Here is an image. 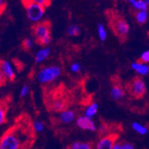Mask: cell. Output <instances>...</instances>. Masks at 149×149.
I'll return each mask as SVG.
<instances>
[{
    "instance_id": "cell-26",
    "label": "cell",
    "mask_w": 149,
    "mask_h": 149,
    "mask_svg": "<svg viewBox=\"0 0 149 149\" xmlns=\"http://www.w3.org/2000/svg\"><path fill=\"white\" fill-rule=\"evenodd\" d=\"M139 61L143 63H149V51H146L143 53V54H141L140 56V59Z\"/></svg>"
},
{
    "instance_id": "cell-8",
    "label": "cell",
    "mask_w": 149,
    "mask_h": 149,
    "mask_svg": "<svg viewBox=\"0 0 149 149\" xmlns=\"http://www.w3.org/2000/svg\"><path fill=\"white\" fill-rule=\"evenodd\" d=\"M0 73H2L6 81H13L16 78V74L11 63L8 60H2L0 64Z\"/></svg>"
},
{
    "instance_id": "cell-16",
    "label": "cell",
    "mask_w": 149,
    "mask_h": 149,
    "mask_svg": "<svg viewBox=\"0 0 149 149\" xmlns=\"http://www.w3.org/2000/svg\"><path fill=\"white\" fill-rule=\"evenodd\" d=\"M131 127H132L133 130L137 132L139 134L145 135L146 134L148 131V129L146 126L140 124V123H137V122H134L131 124Z\"/></svg>"
},
{
    "instance_id": "cell-4",
    "label": "cell",
    "mask_w": 149,
    "mask_h": 149,
    "mask_svg": "<svg viewBox=\"0 0 149 149\" xmlns=\"http://www.w3.org/2000/svg\"><path fill=\"white\" fill-rule=\"evenodd\" d=\"M23 3L25 6L27 16L30 21L34 23L40 22L45 14V8L33 2L31 0H23Z\"/></svg>"
},
{
    "instance_id": "cell-30",
    "label": "cell",
    "mask_w": 149,
    "mask_h": 149,
    "mask_svg": "<svg viewBox=\"0 0 149 149\" xmlns=\"http://www.w3.org/2000/svg\"><path fill=\"white\" fill-rule=\"evenodd\" d=\"M123 149H134V145L130 143H123Z\"/></svg>"
},
{
    "instance_id": "cell-28",
    "label": "cell",
    "mask_w": 149,
    "mask_h": 149,
    "mask_svg": "<svg viewBox=\"0 0 149 149\" xmlns=\"http://www.w3.org/2000/svg\"><path fill=\"white\" fill-rule=\"evenodd\" d=\"M33 2H35L36 4L42 5L43 7H47L50 5L51 3V0H31Z\"/></svg>"
},
{
    "instance_id": "cell-13",
    "label": "cell",
    "mask_w": 149,
    "mask_h": 149,
    "mask_svg": "<svg viewBox=\"0 0 149 149\" xmlns=\"http://www.w3.org/2000/svg\"><path fill=\"white\" fill-rule=\"evenodd\" d=\"M51 48L48 47H45V48H41L40 50L36 52V55H35V62L37 64H40L42 62H44L45 59L48 58V56L51 54Z\"/></svg>"
},
{
    "instance_id": "cell-10",
    "label": "cell",
    "mask_w": 149,
    "mask_h": 149,
    "mask_svg": "<svg viewBox=\"0 0 149 149\" xmlns=\"http://www.w3.org/2000/svg\"><path fill=\"white\" fill-rule=\"evenodd\" d=\"M76 115L72 110L65 109L60 112L59 116V120L63 124H70L75 120Z\"/></svg>"
},
{
    "instance_id": "cell-18",
    "label": "cell",
    "mask_w": 149,
    "mask_h": 149,
    "mask_svg": "<svg viewBox=\"0 0 149 149\" xmlns=\"http://www.w3.org/2000/svg\"><path fill=\"white\" fill-rule=\"evenodd\" d=\"M97 33H98L99 39H100V41L105 42L107 40V37H108L107 31L105 26L101 23L98 24V25H97Z\"/></svg>"
},
{
    "instance_id": "cell-33",
    "label": "cell",
    "mask_w": 149,
    "mask_h": 149,
    "mask_svg": "<svg viewBox=\"0 0 149 149\" xmlns=\"http://www.w3.org/2000/svg\"><path fill=\"white\" fill-rule=\"evenodd\" d=\"M143 1H144V2H146L148 5H149V0H143Z\"/></svg>"
},
{
    "instance_id": "cell-14",
    "label": "cell",
    "mask_w": 149,
    "mask_h": 149,
    "mask_svg": "<svg viewBox=\"0 0 149 149\" xmlns=\"http://www.w3.org/2000/svg\"><path fill=\"white\" fill-rule=\"evenodd\" d=\"M99 105L97 102H92L87 106L85 110V116L89 118H93L98 111Z\"/></svg>"
},
{
    "instance_id": "cell-1",
    "label": "cell",
    "mask_w": 149,
    "mask_h": 149,
    "mask_svg": "<svg viewBox=\"0 0 149 149\" xmlns=\"http://www.w3.org/2000/svg\"><path fill=\"white\" fill-rule=\"evenodd\" d=\"M32 131L29 125H16L2 136L0 149H30L34 140Z\"/></svg>"
},
{
    "instance_id": "cell-19",
    "label": "cell",
    "mask_w": 149,
    "mask_h": 149,
    "mask_svg": "<svg viewBox=\"0 0 149 149\" xmlns=\"http://www.w3.org/2000/svg\"><path fill=\"white\" fill-rule=\"evenodd\" d=\"M32 128H33V131H35L36 133H41L42 132L45 130V124L43 123L42 121L41 120H35L32 123Z\"/></svg>"
},
{
    "instance_id": "cell-27",
    "label": "cell",
    "mask_w": 149,
    "mask_h": 149,
    "mask_svg": "<svg viewBox=\"0 0 149 149\" xmlns=\"http://www.w3.org/2000/svg\"><path fill=\"white\" fill-rule=\"evenodd\" d=\"M70 69L73 73H79L81 70V65L79 62H74L70 65Z\"/></svg>"
},
{
    "instance_id": "cell-29",
    "label": "cell",
    "mask_w": 149,
    "mask_h": 149,
    "mask_svg": "<svg viewBox=\"0 0 149 149\" xmlns=\"http://www.w3.org/2000/svg\"><path fill=\"white\" fill-rule=\"evenodd\" d=\"M108 128L107 127V125H101L100 126V128H99V132L100 133V134H106L107 132H108Z\"/></svg>"
},
{
    "instance_id": "cell-15",
    "label": "cell",
    "mask_w": 149,
    "mask_h": 149,
    "mask_svg": "<svg viewBox=\"0 0 149 149\" xmlns=\"http://www.w3.org/2000/svg\"><path fill=\"white\" fill-rule=\"evenodd\" d=\"M69 149H93V145L91 143L76 141L69 146Z\"/></svg>"
},
{
    "instance_id": "cell-21",
    "label": "cell",
    "mask_w": 149,
    "mask_h": 149,
    "mask_svg": "<svg viewBox=\"0 0 149 149\" xmlns=\"http://www.w3.org/2000/svg\"><path fill=\"white\" fill-rule=\"evenodd\" d=\"M132 5L133 8L137 10L138 11H139V10H147L148 6L143 0H136L132 4Z\"/></svg>"
},
{
    "instance_id": "cell-23",
    "label": "cell",
    "mask_w": 149,
    "mask_h": 149,
    "mask_svg": "<svg viewBox=\"0 0 149 149\" xmlns=\"http://www.w3.org/2000/svg\"><path fill=\"white\" fill-rule=\"evenodd\" d=\"M22 47L24 49L27 50V51H30L32 49L33 47V41L31 38H25V40L22 42Z\"/></svg>"
},
{
    "instance_id": "cell-3",
    "label": "cell",
    "mask_w": 149,
    "mask_h": 149,
    "mask_svg": "<svg viewBox=\"0 0 149 149\" xmlns=\"http://www.w3.org/2000/svg\"><path fill=\"white\" fill-rule=\"evenodd\" d=\"M33 35L38 43L42 45H48L51 42V25L48 22L36 23L33 28Z\"/></svg>"
},
{
    "instance_id": "cell-17",
    "label": "cell",
    "mask_w": 149,
    "mask_h": 149,
    "mask_svg": "<svg viewBox=\"0 0 149 149\" xmlns=\"http://www.w3.org/2000/svg\"><path fill=\"white\" fill-rule=\"evenodd\" d=\"M136 20L139 24H145L147 22L148 18V13L147 10H139L136 13Z\"/></svg>"
},
{
    "instance_id": "cell-31",
    "label": "cell",
    "mask_w": 149,
    "mask_h": 149,
    "mask_svg": "<svg viewBox=\"0 0 149 149\" xmlns=\"http://www.w3.org/2000/svg\"><path fill=\"white\" fill-rule=\"evenodd\" d=\"M112 149H123V143L116 141Z\"/></svg>"
},
{
    "instance_id": "cell-2",
    "label": "cell",
    "mask_w": 149,
    "mask_h": 149,
    "mask_svg": "<svg viewBox=\"0 0 149 149\" xmlns=\"http://www.w3.org/2000/svg\"><path fill=\"white\" fill-rule=\"evenodd\" d=\"M62 69L58 65H48L43 67L36 74V79L42 85L51 83L60 77Z\"/></svg>"
},
{
    "instance_id": "cell-5",
    "label": "cell",
    "mask_w": 149,
    "mask_h": 149,
    "mask_svg": "<svg viewBox=\"0 0 149 149\" xmlns=\"http://www.w3.org/2000/svg\"><path fill=\"white\" fill-rule=\"evenodd\" d=\"M128 91L135 98H141L146 92V83L140 77H136L128 85Z\"/></svg>"
},
{
    "instance_id": "cell-22",
    "label": "cell",
    "mask_w": 149,
    "mask_h": 149,
    "mask_svg": "<svg viewBox=\"0 0 149 149\" xmlns=\"http://www.w3.org/2000/svg\"><path fill=\"white\" fill-rule=\"evenodd\" d=\"M65 107V105L64 102L62 100H56L53 104V109L57 112H62V111H64Z\"/></svg>"
},
{
    "instance_id": "cell-24",
    "label": "cell",
    "mask_w": 149,
    "mask_h": 149,
    "mask_svg": "<svg viewBox=\"0 0 149 149\" xmlns=\"http://www.w3.org/2000/svg\"><path fill=\"white\" fill-rule=\"evenodd\" d=\"M5 120H6V109L2 104L0 107V124L2 125L5 123Z\"/></svg>"
},
{
    "instance_id": "cell-11",
    "label": "cell",
    "mask_w": 149,
    "mask_h": 149,
    "mask_svg": "<svg viewBox=\"0 0 149 149\" xmlns=\"http://www.w3.org/2000/svg\"><path fill=\"white\" fill-rule=\"evenodd\" d=\"M131 68L132 70H134L135 72L141 76H146L149 73V65L146 63L137 61V62H134L131 64Z\"/></svg>"
},
{
    "instance_id": "cell-6",
    "label": "cell",
    "mask_w": 149,
    "mask_h": 149,
    "mask_svg": "<svg viewBox=\"0 0 149 149\" xmlns=\"http://www.w3.org/2000/svg\"><path fill=\"white\" fill-rule=\"evenodd\" d=\"M111 25L116 34L118 35L120 37H126L128 33H129V25L124 19L116 17L112 20Z\"/></svg>"
},
{
    "instance_id": "cell-25",
    "label": "cell",
    "mask_w": 149,
    "mask_h": 149,
    "mask_svg": "<svg viewBox=\"0 0 149 149\" xmlns=\"http://www.w3.org/2000/svg\"><path fill=\"white\" fill-rule=\"evenodd\" d=\"M29 93H30L29 85H23L21 91H20V97H21V98H24V97H27Z\"/></svg>"
},
{
    "instance_id": "cell-20",
    "label": "cell",
    "mask_w": 149,
    "mask_h": 149,
    "mask_svg": "<svg viewBox=\"0 0 149 149\" xmlns=\"http://www.w3.org/2000/svg\"><path fill=\"white\" fill-rule=\"evenodd\" d=\"M67 33L70 36H77L80 33V28L77 25H70L68 28Z\"/></svg>"
},
{
    "instance_id": "cell-7",
    "label": "cell",
    "mask_w": 149,
    "mask_h": 149,
    "mask_svg": "<svg viewBox=\"0 0 149 149\" xmlns=\"http://www.w3.org/2000/svg\"><path fill=\"white\" fill-rule=\"evenodd\" d=\"M76 124L80 129L84 130V131H96L97 128L95 123L92 120V118H89L88 116H80L76 120Z\"/></svg>"
},
{
    "instance_id": "cell-32",
    "label": "cell",
    "mask_w": 149,
    "mask_h": 149,
    "mask_svg": "<svg viewBox=\"0 0 149 149\" xmlns=\"http://www.w3.org/2000/svg\"><path fill=\"white\" fill-rule=\"evenodd\" d=\"M127 1H128V2H131V4H133L134 2H135V1H136V0H127Z\"/></svg>"
},
{
    "instance_id": "cell-12",
    "label": "cell",
    "mask_w": 149,
    "mask_h": 149,
    "mask_svg": "<svg viewBox=\"0 0 149 149\" xmlns=\"http://www.w3.org/2000/svg\"><path fill=\"white\" fill-rule=\"evenodd\" d=\"M111 96L114 101H120L125 97L124 89L119 84H115L111 89Z\"/></svg>"
},
{
    "instance_id": "cell-9",
    "label": "cell",
    "mask_w": 149,
    "mask_h": 149,
    "mask_svg": "<svg viewBox=\"0 0 149 149\" xmlns=\"http://www.w3.org/2000/svg\"><path fill=\"white\" fill-rule=\"evenodd\" d=\"M118 136L116 134L105 135L100 138L96 146V149H112Z\"/></svg>"
}]
</instances>
